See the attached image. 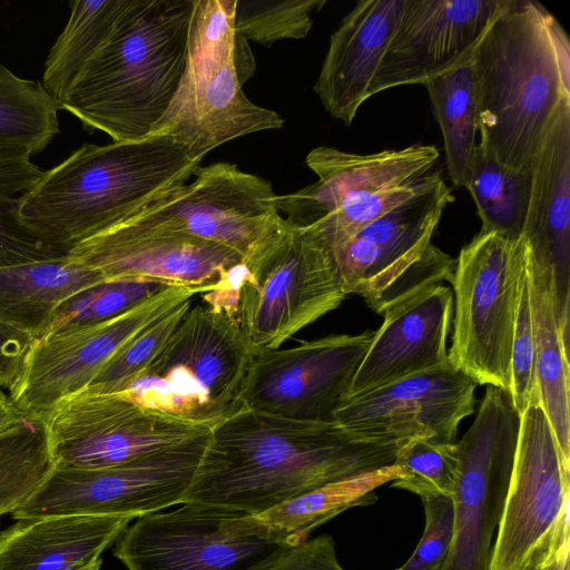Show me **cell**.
<instances>
[{
  "instance_id": "cell-7",
  "label": "cell",
  "mask_w": 570,
  "mask_h": 570,
  "mask_svg": "<svg viewBox=\"0 0 570 570\" xmlns=\"http://www.w3.org/2000/svg\"><path fill=\"white\" fill-rule=\"evenodd\" d=\"M250 355L235 317L204 303L190 305L160 351L118 394L213 426L239 407Z\"/></svg>"
},
{
  "instance_id": "cell-46",
  "label": "cell",
  "mask_w": 570,
  "mask_h": 570,
  "mask_svg": "<svg viewBox=\"0 0 570 570\" xmlns=\"http://www.w3.org/2000/svg\"><path fill=\"white\" fill-rule=\"evenodd\" d=\"M540 567H541V566L535 564V566H533V567L529 568L528 570H540Z\"/></svg>"
},
{
  "instance_id": "cell-16",
  "label": "cell",
  "mask_w": 570,
  "mask_h": 570,
  "mask_svg": "<svg viewBox=\"0 0 570 570\" xmlns=\"http://www.w3.org/2000/svg\"><path fill=\"white\" fill-rule=\"evenodd\" d=\"M43 424L55 466L75 469L119 465L212 428L144 407L118 393L88 391L59 402Z\"/></svg>"
},
{
  "instance_id": "cell-23",
  "label": "cell",
  "mask_w": 570,
  "mask_h": 570,
  "mask_svg": "<svg viewBox=\"0 0 570 570\" xmlns=\"http://www.w3.org/2000/svg\"><path fill=\"white\" fill-rule=\"evenodd\" d=\"M523 227L532 255L553 272L561 330L570 327V102L552 120L531 167Z\"/></svg>"
},
{
  "instance_id": "cell-13",
  "label": "cell",
  "mask_w": 570,
  "mask_h": 570,
  "mask_svg": "<svg viewBox=\"0 0 570 570\" xmlns=\"http://www.w3.org/2000/svg\"><path fill=\"white\" fill-rule=\"evenodd\" d=\"M570 465L539 403L521 414L517 452L489 570H528L569 535Z\"/></svg>"
},
{
  "instance_id": "cell-11",
  "label": "cell",
  "mask_w": 570,
  "mask_h": 570,
  "mask_svg": "<svg viewBox=\"0 0 570 570\" xmlns=\"http://www.w3.org/2000/svg\"><path fill=\"white\" fill-rule=\"evenodd\" d=\"M452 199L441 177L334 248L346 295L383 314L426 287L452 283L456 261L432 243Z\"/></svg>"
},
{
  "instance_id": "cell-38",
  "label": "cell",
  "mask_w": 570,
  "mask_h": 570,
  "mask_svg": "<svg viewBox=\"0 0 570 570\" xmlns=\"http://www.w3.org/2000/svg\"><path fill=\"white\" fill-rule=\"evenodd\" d=\"M509 392L520 414L531 404L539 403L535 386V338L528 265L513 334Z\"/></svg>"
},
{
  "instance_id": "cell-32",
  "label": "cell",
  "mask_w": 570,
  "mask_h": 570,
  "mask_svg": "<svg viewBox=\"0 0 570 570\" xmlns=\"http://www.w3.org/2000/svg\"><path fill=\"white\" fill-rule=\"evenodd\" d=\"M59 110L41 81L0 65V150L41 153L59 134Z\"/></svg>"
},
{
  "instance_id": "cell-26",
  "label": "cell",
  "mask_w": 570,
  "mask_h": 570,
  "mask_svg": "<svg viewBox=\"0 0 570 570\" xmlns=\"http://www.w3.org/2000/svg\"><path fill=\"white\" fill-rule=\"evenodd\" d=\"M528 274L535 338L537 397L570 465L569 336L560 326L553 272L529 248Z\"/></svg>"
},
{
  "instance_id": "cell-40",
  "label": "cell",
  "mask_w": 570,
  "mask_h": 570,
  "mask_svg": "<svg viewBox=\"0 0 570 570\" xmlns=\"http://www.w3.org/2000/svg\"><path fill=\"white\" fill-rule=\"evenodd\" d=\"M425 523L422 537L410 558L395 570H442L453 531L452 499L439 497L422 501Z\"/></svg>"
},
{
  "instance_id": "cell-22",
  "label": "cell",
  "mask_w": 570,
  "mask_h": 570,
  "mask_svg": "<svg viewBox=\"0 0 570 570\" xmlns=\"http://www.w3.org/2000/svg\"><path fill=\"white\" fill-rule=\"evenodd\" d=\"M345 399L448 365L453 293L432 285L386 309Z\"/></svg>"
},
{
  "instance_id": "cell-31",
  "label": "cell",
  "mask_w": 570,
  "mask_h": 570,
  "mask_svg": "<svg viewBox=\"0 0 570 570\" xmlns=\"http://www.w3.org/2000/svg\"><path fill=\"white\" fill-rule=\"evenodd\" d=\"M531 180V170L510 169L478 144L465 188L481 219L480 232L522 236Z\"/></svg>"
},
{
  "instance_id": "cell-14",
  "label": "cell",
  "mask_w": 570,
  "mask_h": 570,
  "mask_svg": "<svg viewBox=\"0 0 570 570\" xmlns=\"http://www.w3.org/2000/svg\"><path fill=\"white\" fill-rule=\"evenodd\" d=\"M521 414L508 390L487 385L472 425L458 445L453 531L442 570H489L517 452Z\"/></svg>"
},
{
  "instance_id": "cell-9",
  "label": "cell",
  "mask_w": 570,
  "mask_h": 570,
  "mask_svg": "<svg viewBox=\"0 0 570 570\" xmlns=\"http://www.w3.org/2000/svg\"><path fill=\"white\" fill-rule=\"evenodd\" d=\"M529 244L479 232L455 259L450 364L476 384L510 390L513 334Z\"/></svg>"
},
{
  "instance_id": "cell-45",
  "label": "cell",
  "mask_w": 570,
  "mask_h": 570,
  "mask_svg": "<svg viewBox=\"0 0 570 570\" xmlns=\"http://www.w3.org/2000/svg\"><path fill=\"white\" fill-rule=\"evenodd\" d=\"M101 558L98 559L97 561L92 562L91 564L85 567V568H81L79 570H99L100 569V566H101Z\"/></svg>"
},
{
  "instance_id": "cell-30",
  "label": "cell",
  "mask_w": 570,
  "mask_h": 570,
  "mask_svg": "<svg viewBox=\"0 0 570 570\" xmlns=\"http://www.w3.org/2000/svg\"><path fill=\"white\" fill-rule=\"evenodd\" d=\"M400 476L399 466L392 464L345 478L287 500L259 517L279 531L307 539L309 532L340 513L375 503V490Z\"/></svg>"
},
{
  "instance_id": "cell-21",
  "label": "cell",
  "mask_w": 570,
  "mask_h": 570,
  "mask_svg": "<svg viewBox=\"0 0 570 570\" xmlns=\"http://www.w3.org/2000/svg\"><path fill=\"white\" fill-rule=\"evenodd\" d=\"M68 257L106 279L153 278L213 291L242 256L223 245L179 234L115 226L76 245Z\"/></svg>"
},
{
  "instance_id": "cell-43",
  "label": "cell",
  "mask_w": 570,
  "mask_h": 570,
  "mask_svg": "<svg viewBox=\"0 0 570 570\" xmlns=\"http://www.w3.org/2000/svg\"><path fill=\"white\" fill-rule=\"evenodd\" d=\"M540 570H570V534L546 558Z\"/></svg>"
},
{
  "instance_id": "cell-33",
  "label": "cell",
  "mask_w": 570,
  "mask_h": 570,
  "mask_svg": "<svg viewBox=\"0 0 570 570\" xmlns=\"http://www.w3.org/2000/svg\"><path fill=\"white\" fill-rule=\"evenodd\" d=\"M53 468L43 419L23 415L0 432V517L21 505Z\"/></svg>"
},
{
  "instance_id": "cell-41",
  "label": "cell",
  "mask_w": 570,
  "mask_h": 570,
  "mask_svg": "<svg viewBox=\"0 0 570 570\" xmlns=\"http://www.w3.org/2000/svg\"><path fill=\"white\" fill-rule=\"evenodd\" d=\"M266 570H344L328 534L305 540L287 550Z\"/></svg>"
},
{
  "instance_id": "cell-27",
  "label": "cell",
  "mask_w": 570,
  "mask_h": 570,
  "mask_svg": "<svg viewBox=\"0 0 570 570\" xmlns=\"http://www.w3.org/2000/svg\"><path fill=\"white\" fill-rule=\"evenodd\" d=\"M104 281L99 271L68 256L0 267V322L38 338L65 301Z\"/></svg>"
},
{
  "instance_id": "cell-5",
  "label": "cell",
  "mask_w": 570,
  "mask_h": 570,
  "mask_svg": "<svg viewBox=\"0 0 570 570\" xmlns=\"http://www.w3.org/2000/svg\"><path fill=\"white\" fill-rule=\"evenodd\" d=\"M235 6L236 0H195L180 86L154 131L174 137L194 159L284 124L279 114L255 105L242 89L255 62L247 40L235 29Z\"/></svg>"
},
{
  "instance_id": "cell-1",
  "label": "cell",
  "mask_w": 570,
  "mask_h": 570,
  "mask_svg": "<svg viewBox=\"0 0 570 570\" xmlns=\"http://www.w3.org/2000/svg\"><path fill=\"white\" fill-rule=\"evenodd\" d=\"M410 440L239 406L212 426L184 502L259 515L330 482L394 464Z\"/></svg>"
},
{
  "instance_id": "cell-3",
  "label": "cell",
  "mask_w": 570,
  "mask_h": 570,
  "mask_svg": "<svg viewBox=\"0 0 570 570\" xmlns=\"http://www.w3.org/2000/svg\"><path fill=\"white\" fill-rule=\"evenodd\" d=\"M200 161L165 132L104 146L86 142L19 195V217L68 255L161 193L187 183Z\"/></svg>"
},
{
  "instance_id": "cell-37",
  "label": "cell",
  "mask_w": 570,
  "mask_h": 570,
  "mask_svg": "<svg viewBox=\"0 0 570 570\" xmlns=\"http://www.w3.org/2000/svg\"><path fill=\"white\" fill-rule=\"evenodd\" d=\"M191 302L193 298H189L176 305L135 334L100 367L83 391L100 394L118 393L160 351Z\"/></svg>"
},
{
  "instance_id": "cell-29",
  "label": "cell",
  "mask_w": 570,
  "mask_h": 570,
  "mask_svg": "<svg viewBox=\"0 0 570 570\" xmlns=\"http://www.w3.org/2000/svg\"><path fill=\"white\" fill-rule=\"evenodd\" d=\"M131 0H76L68 22L51 47L41 83L57 101L111 36Z\"/></svg>"
},
{
  "instance_id": "cell-15",
  "label": "cell",
  "mask_w": 570,
  "mask_h": 570,
  "mask_svg": "<svg viewBox=\"0 0 570 570\" xmlns=\"http://www.w3.org/2000/svg\"><path fill=\"white\" fill-rule=\"evenodd\" d=\"M282 215L272 184L229 163L198 167L117 226L185 235L244 257Z\"/></svg>"
},
{
  "instance_id": "cell-44",
  "label": "cell",
  "mask_w": 570,
  "mask_h": 570,
  "mask_svg": "<svg viewBox=\"0 0 570 570\" xmlns=\"http://www.w3.org/2000/svg\"><path fill=\"white\" fill-rule=\"evenodd\" d=\"M22 416L11 402L7 390L0 385V432L17 423Z\"/></svg>"
},
{
  "instance_id": "cell-34",
  "label": "cell",
  "mask_w": 570,
  "mask_h": 570,
  "mask_svg": "<svg viewBox=\"0 0 570 570\" xmlns=\"http://www.w3.org/2000/svg\"><path fill=\"white\" fill-rule=\"evenodd\" d=\"M171 286L176 285L153 278L106 279L65 301L45 335L104 322Z\"/></svg>"
},
{
  "instance_id": "cell-39",
  "label": "cell",
  "mask_w": 570,
  "mask_h": 570,
  "mask_svg": "<svg viewBox=\"0 0 570 570\" xmlns=\"http://www.w3.org/2000/svg\"><path fill=\"white\" fill-rule=\"evenodd\" d=\"M19 196L0 194V267L67 257L19 217Z\"/></svg>"
},
{
  "instance_id": "cell-18",
  "label": "cell",
  "mask_w": 570,
  "mask_h": 570,
  "mask_svg": "<svg viewBox=\"0 0 570 570\" xmlns=\"http://www.w3.org/2000/svg\"><path fill=\"white\" fill-rule=\"evenodd\" d=\"M372 336L367 330L252 352L239 406L297 421L333 422Z\"/></svg>"
},
{
  "instance_id": "cell-35",
  "label": "cell",
  "mask_w": 570,
  "mask_h": 570,
  "mask_svg": "<svg viewBox=\"0 0 570 570\" xmlns=\"http://www.w3.org/2000/svg\"><path fill=\"white\" fill-rule=\"evenodd\" d=\"M394 464L401 476L392 482V487L410 491L421 501L451 498L459 468L456 441L413 438L399 450Z\"/></svg>"
},
{
  "instance_id": "cell-24",
  "label": "cell",
  "mask_w": 570,
  "mask_h": 570,
  "mask_svg": "<svg viewBox=\"0 0 570 570\" xmlns=\"http://www.w3.org/2000/svg\"><path fill=\"white\" fill-rule=\"evenodd\" d=\"M406 0H362L331 35L314 91L325 110L351 125L371 89Z\"/></svg>"
},
{
  "instance_id": "cell-8",
  "label": "cell",
  "mask_w": 570,
  "mask_h": 570,
  "mask_svg": "<svg viewBox=\"0 0 570 570\" xmlns=\"http://www.w3.org/2000/svg\"><path fill=\"white\" fill-rule=\"evenodd\" d=\"M439 157L432 145L365 155L320 146L306 156L317 180L277 195V208L285 219L313 229L334 249L440 179L433 170Z\"/></svg>"
},
{
  "instance_id": "cell-4",
  "label": "cell",
  "mask_w": 570,
  "mask_h": 570,
  "mask_svg": "<svg viewBox=\"0 0 570 570\" xmlns=\"http://www.w3.org/2000/svg\"><path fill=\"white\" fill-rule=\"evenodd\" d=\"M195 0H131L59 109L114 141L149 137L185 71Z\"/></svg>"
},
{
  "instance_id": "cell-19",
  "label": "cell",
  "mask_w": 570,
  "mask_h": 570,
  "mask_svg": "<svg viewBox=\"0 0 570 570\" xmlns=\"http://www.w3.org/2000/svg\"><path fill=\"white\" fill-rule=\"evenodd\" d=\"M503 0H406L371 96L424 85L468 59Z\"/></svg>"
},
{
  "instance_id": "cell-12",
  "label": "cell",
  "mask_w": 570,
  "mask_h": 570,
  "mask_svg": "<svg viewBox=\"0 0 570 570\" xmlns=\"http://www.w3.org/2000/svg\"><path fill=\"white\" fill-rule=\"evenodd\" d=\"M209 432L115 466H55L11 514L16 520L51 515L136 519L181 504Z\"/></svg>"
},
{
  "instance_id": "cell-28",
  "label": "cell",
  "mask_w": 570,
  "mask_h": 570,
  "mask_svg": "<svg viewBox=\"0 0 570 570\" xmlns=\"http://www.w3.org/2000/svg\"><path fill=\"white\" fill-rule=\"evenodd\" d=\"M471 56L423 85L441 128L448 174L453 185L463 188L478 146L476 88Z\"/></svg>"
},
{
  "instance_id": "cell-42",
  "label": "cell",
  "mask_w": 570,
  "mask_h": 570,
  "mask_svg": "<svg viewBox=\"0 0 570 570\" xmlns=\"http://www.w3.org/2000/svg\"><path fill=\"white\" fill-rule=\"evenodd\" d=\"M35 340L30 333L0 322V385L7 392L19 377Z\"/></svg>"
},
{
  "instance_id": "cell-36",
  "label": "cell",
  "mask_w": 570,
  "mask_h": 570,
  "mask_svg": "<svg viewBox=\"0 0 570 570\" xmlns=\"http://www.w3.org/2000/svg\"><path fill=\"white\" fill-rule=\"evenodd\" d=\"M326 0H236L234 23L245 39L269 46L302 39L312 28L313 14Z\"/></svg>"
},
{
  "instance_id": "cell-6",
  "label": "cell",
  "mask_w": 570,
  "mask_h": 570,
  "mask_svg": "<svg viewBox=\"0 0 570 570\" xmlns=\"http://www.w3.org/2000/svg\"><path fill=\"white\" fill-rule=\"evenodd\" d=\"M235 317L252 352L278 348L347 296L333 249L283 216L230 273Z\"/></svg>"
},
{
  "instance_id": "cell-25",
  "label": "cell",
  "mask_w": 570,
  "mask_h": 570,
  "mask_svg": "<svg viewBox=\"0 0 570 570\" xmlns=\"http://www.w3.org/2000/svg\"><path fill=\"white\" fill-rule=\"evenodd\" d=\"M131 520L97 515L19 519L0 532V570H79L100 559Z\"/></svg>"
},
{
  "instance_id": "cell-17",
  "label": "cell",
  "mask_w": 570,
  "mask_h": 570,
  "mask_svg": "<svg viewBox=\"0 0 570 570\" xmlns=\"http://www.w3.org/2000/svg\"><path fill=\"white\" fill-rule=\"evenodd\" d=\"M207 288L171 286L104 322L43 335L32 343L8 391L17 410L43 419L62 400L88 387L100 367L128 340L176 305Z\"/></svg>"
},
{
  "instance_id": "cell-10",
  "label": "cell",
  "mask_w": 570,
  "mask_h": 570,
  "mask_svg": "<svg viewBox=\"0 0 570 570\" xmlns=\"http://www.w3.org/2000/svg\"><path fill=\"white\" fill-rule=\"evenodd\" d=\"M181 504L138 518L118 538L114 556L128 570H266L307 540L242 510Z\"/></svg>"
},
{
  "instance_id": "cell-20",
  "label": "cell",
  "mask_w": 570,
  "mask_h": 570,
  "mask_svg": "<svg viewBox=\"0 0 570 570\" xmlns=\"http://www.w3.org/2000/svg\"><path fill=\"white\" fill-rule=\"evenodd\" d=\"M476 385L449 363L343 400L333 422L371 434L453 442L460 422L474 412Z\"/></svg>"
},
{
  "instance_id": "cell-2",
  "label": "cell",
  "mask_w": 570,
  "mask_h": 570,
  "mask_svg": "<svg viewBox=\"0 0 570 570\" xmlns=\"http://www.w3.org/2000/svg\"><path fill=\"white\" fill-rule=\"evenodd\" d=\"M482 148L531 170L558 111L570 102V42L540 2L503 0L472 51Z\"/></svg>"
}]
</instances>
